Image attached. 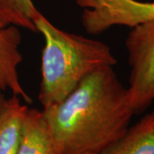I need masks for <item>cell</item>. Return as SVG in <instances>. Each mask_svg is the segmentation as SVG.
<instances>
[{
	"mask_svg": "<svg viewBox=\"0 0 154 154\" xmlns=\"http://www.w3.org/2000/svg\"><path fill=\"white\" fill-rule=\"evenodd\" d=\"M99 154H154V110Z\"/></svg>",
	"mask_w": 154,
	"mask_h": 154,
	"instance_id": "obj_6",
	"label": "cell"
},
{
	"mask_svg": "<svg viewBox=\"0 0 154 154\" xmlns=\"http://www.w3.org/2000/svg\"><path fill=\"white\" fill-rule=\"evenodd\" d=\"M130 73L128 94L134 113L154 100V21L131 28L125 40Z\"/></svg>",
	"mask_w": 154,
	"mask_h": 154,
	"instance_id": "obj_3",
	"label": "cell"
},
{
	"mask_svg": "<svg viewBox=\"0 0 154 154\" xmlns=\"http://www.w3.org/2000/svg\"><path fill=\"white\" fill-rule=\"evenodd\" d=\"M33 23L45 40L38 93L43 109L63 101L91 73L116 64L110 46L100 40L62 30L40 12Z\"/></svg>",
	"mask_w": 154,
	"mask_h": 154,
	"instance_id": "obj_2",
	"label": "cell"
},
{
	"mask_svg": "<svg viewBox=\"0 0 154 154\" xmlns=\"http://www.w3.org/2000/svg\"><path fill=\"white\" fill-rule=\"evenodd\" d=\"M88 154H93V153H88Z\"/></svg>",
	"mask_w": 154,
	"mask_h": 154,
	"instance_id": "obj_11",
	"label": "cell"
},
{
	"mask_svg": "<svg viewBox=\"0 0 154 154\" xmlns=\"http://www.w3.org/2000/svg\"><path fill=\"white\" fill-rule=\"evenodd\" d=\"M29 107L13 95L0 116V154H16L22 137V125Z\"/></svg>",
	"mask_w": 154,
	"mask_h": 154,
	"instance_id": "obj_8",
	"label": "cell"
},
{
	"mask_svg": "<svg viewBox=\"0 0 154 154\" xmlns=\"http://www.w3.org/2000/svg\"><path fill=\"white\" fill-rule=\"evenodd\" d=\"M22 35L19 28L0 20V89L11 91L26 104L33 99L23 88L18 69L23 60L20 51Z\"/></svg>",
	"mask_w": 154,
	"mask_h": 154,
	"instance_id": "obj_5",
	"label": "cell"
},
{
	"mask_svg": "<svg viewBox=\"0 0 154 154\" xmlns=\"http://www.w3.org/2000/svg\"><path fill=\"white\" fill-rule=\"evenodd\" d=\"M16 154H56L53 140L42 110L28 109Z\"/></svg>",
	"mask_w": 154,
	"mask_h": 154,
	"instance_id": "obj_7",
	"label": "cell"
},
{
	"mask_svg": "<svg viewBox=\"0 0 154 154\" xmlns=\"http://www.w3.org/2000/svg\"><path fill=\"white\" fill-rule=\"evenodd\" d=\"M6 102H7V99H6L5 94H4V91L2 89H0V116L5 109Z\"/></svg>",
	"mask_w": 154,
	"mask_h": 154,
	"instance_id": "obj_10",
	"label": "cell"
},
{
	"mask_svg": "<svg viewBox=\"0 0 154 154\" xmlns=\"http://www.w3.org/2000/svg\"><path fill=\"white\" fill-rule=\"evenodd\" d=\"M42 112L56 154H99L123 135L134 115L128 88L113 67L91 73L63 101Z\"/></svg>",
	"mask_w": 154,
	"mask_h": 154,
	"instance_id": "obj_1",
	"label": "cell"
},
{
	"mask_svg": "<svg viewBox=\"0 0 154 154\" xmlns=\"http://www.w3.org/2000/svg\"><path fill=\"white\" fill-rule=\"evenodd\" d=\"M82 8V24L89 34H99L115 26L131 28L154 21V2L138 0H75Z\"/></svg>",
	"mask_w": 154,
	"mask_h": 154,
	"instance_id": "obj_4",
	"label": "cell"
},
{
	"mask_svg": "<svg viewBox=\"0 0 154 154\" xmlns=\"http://www.w3.org/2000/svg\"><path fill=\"white\" fill-rule=\"evenodd\" d=\"M39 11L33 0H0V20L31 32H37L33 19Z\"/></svg>",
	"mask_w": 154,
	"mask_h": 154,
	"instance_id": "obj_9",
	"label": "cell"
}]
</instances>
